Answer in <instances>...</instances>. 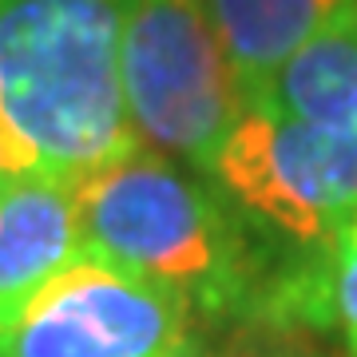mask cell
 Returning <instances> with one entry per match:
<instances>
[{
  "label": "cell",
  "mask_w": 357,
  "mask_h": 357,
  "mask_svg": "<svg viewBox=\"0 0 357 357\" xmlns=\"http://www.w3.org/2000/svg\"><path fill=\"white\" fill-rule=\"evenodd\" d=\"M123 0H0V163L76 178L139 147L123 100Z\"/></svg>",
  "instance_id": "cell-1"
},
{
  "label": "cell",
  "mask_w": 357,
  "mask_h": 357,
  "mask_svg": "<svg viewBox=\"0 0 357 357\" xmlns=\"http://www.w3.org/2000/svg\"><path fill=\"white\" fill-rule=\"evenodd\" d=\"M84 255L178 290L199 314H230L250 294L243 218L151 147L72 183Z\"/></svg>",
  "instance_id": "cell-2"
},
{
  "label": "cell",
  "mask_w": 357,
  "mask_h": 357,
  "mask_svg": "<svg viewBox=\"0 0 357 357\" xmlns=\"http://www.w3.org/2000/svg\"><path fill=\"white\" fill-rule=\"evenodd\" d=\"M119 64L139 143L206 178L246 100L203 0H123Z\"/></svg>",
  "instance_id": "cell-3"
},
{
  "label": "cell",
  "mask_w": 357,
  "mask_h": 357,
  "mask_svg": "<svg viewBox=\"0 0 357 357\" xmlns=\"http://www.w3.org/2000/svg\"><path fill=\"white\" fill-rule=\"evenodd\" d=\"M211 183L234 215L290 243L302 262L330 258L357 215V143L246 103L211 163Z\"/></svg>",
  "instance_id": "cell-4"
},
{
  "label": "cell",
  "mask_w": 357,
  "mask_h": 357,
  "mask_svg": "<svg viewBox=\"0 0 357 357\" xmlns=\"http://www.w3.org/2000/svg\"><path fill=\"white\" fill-rule=\"evenodd\" d=\"M191 302L100 258H76L0 321V357H187Z\"/></svg>",
  "instance_id": "cell-5"
},
{
  "label": "cell",
  "mask_w": 357,
  "mask_h": 357,
  "mask_svg": "<svg viewBox=\"0 0 357 357\" xmlns=\"http://www.w3.org/2000/svg\"><path fill=\"white\" fill-rule=\"evenodd\" d=\"M84 258L72 183L16 175L0 187V321Z\"/></svg>",
  "instance_id": "cell-6"
},
{
  "label": "cell",
  "mask_w": 357,
  "mask_h": 357,
  "mask_svg": "<svg viewBox=\"0 0 357 357\" xmlns=\"http://www.w3.org/2000/svg\"><path fill=\"white\" fill-rule=\"evenodd\" d=\"M238 91L255 96L298 48L357 13V0H203Z\"/></svg>",
  "instance_id": "cell-7"
},
{
  "label": "cell",
  "mask_w": 357,
  "mask_h": 357,
  "mask_svg": "<svg viewBox=\"0 0 357 357\" xmlns=\"http://www.w3.org/2000/svg\"><path fill=\"white\" fill-rule=\"evenodd\" d=\"M330 314L349 357H357V215L337 230L330 246Z\"/></svg>",
  "instance_id": "cell-8"
},
{
  "label": "cell",
  "mask_w": 357,
  "mask_h": 357,
  "mask_svg": "<svg viewBox=\"0 0 357 357\" xmlns=\"http://www.w3.org/2000/svg\"><path fill=\"white\" fill-rule=\"evenodd\" d=\"M4 183H8V171H4V163H0V187H4Z\"/></svg>",
  "instance_id": "cell-9"
}]
</instances>
